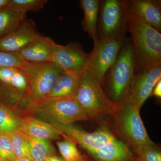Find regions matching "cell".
<instances>
[{
	"label": "cell",
	"instance_id": "28",
	"mask_svg": "<svg viewBox=\"0 0 161 161\" xmlns=\"http://www.w3.org/2000/svg\"><path fill=\"white\" fill-rule=\"evenodd\" d=\"M152 95L157 98H161V79L158 81L153 90Z\"/></svg>",
	"mask_w": 161,
	"mask_h": 161
},
{
	"label": "cell",
	"instance_id": "10",
	"mask_svg": "<svg viewBox=\"0 0 161 161\" xmlns=\"http://www.w3.org/2000/svg\"><path fill=\"white\" fill-rule=\"evenodd\" d=\"M27 86L26 76L20 67L0 68V99L12 104H21Z\"/></svg>",
	"mask_w": 161,
	"mask_h": 161
},
{
	"label": "cell",
	"instance_id": "4",
	"mask_svg": "<svg viewBox=\"0 0 161 161\" xmlns=\"http://www.w3.org/2000/svg\"><path fill=\"white\" fill-rule=\"evenodd\" d=\"M75 97L90 119L113 116L117 106L105 93L100 81L87 69L80 75Z\"/></svg>",
	"mask_w": 161,
	"mask_h": 161
},
{
	"label": "cell",
	"instance_id": "7",
	"mask_svg": "<svg viewBox=\"0 0 161 161\" xmlns=\"http://www.w3.org/2000/svg\"><path fill=\"white\" fill-rule=\"evenodd\" d=\"M28 113L43 114L63 124H72L90 119L75 97L44 98L26 109Z\"/></svg>",
	"mask_w": 161,
	"mask_h": 161
},
{
	"label": "cell",
	"instance_id": "23",
	"mask_svg": "<svg viewBox=\"0 0 161 161\" xmlns=\"http://www.w3.org/2000/svg\"><path fill=\"white\" fill-rule=\"evenodd\" d=\"M63 141L57 142L60 153L64 161H78L82 160L76 144L69 138L63 136Z\"/></svg>",
	"mask_w": 161,
	"mask_h": 161
},
{
	"label": "cell",
	"instance_id": "3",
	"mask_svg": "<svg viewBox=\"0 0 161 161\" xmlns=\"http://www.w3.org/2000/svg\"><path fill=\"white\" fill-rule=\"evenodd\" d=\"M140 110L129 95L117 103L113 115L118 132L134 150L154 143L147 133Z\"/></svg>",
	"mask_w": 161,
	"mask_h": 161
},
{
	"label": "cell",
	"instance_id": "18",
	"mask_svg": "<svg viewBox=\"0 0 161 161\" xmlns=\"http://www.w3.org/2000/svg\"><path fill=\"white\" fill-rule=\"evenodd\" d=\"M99 0H80V7L84 17L81 22L84 31L88 34L93 41L98 39L97 24L100 9Z\"/></svg>",
	"mask_w": 161,
	"mask_h": 161
},
{
	"label": "cell",
	"instance_id": "32",
	"mask_svg": "<svg viewBox=\"0 0 161 161\" xmlns=\"http://www.w3.org/2000/svg\"><path fill=\"white\" fill-rule=\"evenodd\" d=\"M0 161H7L4 160L0 158Z\"/></svg>",
	"mask_w": 161,
	"mask_h": 161
},
{
	"label": "cell",
	"instance_id": "16",
	"mask_svg": "<svg viewBox=\"0 0 161 161\" xmlns=\"http://www.w3.org/2000/svg\"><path fill=\"white\" fill-rule=\"evenodd\" d=\"M18 117L21 129L30 136L49 141L59 140L61 136L59 131L45 121L26 113L19 115Z\"/></svg>",
	"mask_w": 161,
	"mask_h": 161
},
{
	"label": "cell",
	"instance_id": "19",
	"mask_svg": "<svg viewBox=\"0 0 161 161\" xmlns=\"http://www.w3.org/2000/svg\"><path fill=\"white\" fill-rule=\"evenodd\" d=\"M26 17V13L10 7L0 9V38L16 29Z\"/></svg>",
	"mask_w": 161,
	"mask_h": 161
},
{
	"label": "cell",
	"instance_id": "24",
	"mask_svg": "<svg viewBox=\"0 0 161 161\" xmlns=\"http://www.w3.org/2000/svg\"><path fill=\"white\" fill-rule=\"evenodd\" d=\"M47 2V0H11L10 7L25 13L36 12L43 9Z\"/></svg>",
	"mask_w": 161,
	"mask_h": 161
},
{
	"label": "cell",
	"instance_id": "15",
	"mask_svg": "<svg viewBox=\"0 0 161 161\" xmlns=\"http://www.w3.org/2000/svg\"><path fill=\"white\" fill-rule=\"evenodd\" d=\"M58 45L51 38L41 36L15 54L20 60L26 62L51 61Z\"/></svg>",
	"mask_w": 161,
	"mask_h": 161
},
{
	"label": "cell",
	"instance_id": "29",
	"mask_svg": "<svg viewBox=\"0 0 161 161\" xmlns=\"http://www.w3.org/2000/svg\"><path fill=\"white\" fill-rule=\"evenodd\" d=\"M11 5V0H0V9L10 7Z\"/></svg>",
	"mask_w": 161,
	"mask_h": 161
},
{
	"label": "cell",
	"instance_id": "20",
	"mask_svg": "<svg viewBox=\"0 0 161 161\" xmlns=\"http://www.w3.org/2000/svg\"><path fill=\"white\" fill-rule=\"evenodd\" d=\"M26 135L32 160L45 161L47 158L55 155L56 150L50 141L35 138L26 133Z\"/></svg>",
	"mask_w": 161,
	"mask_h": 161
},
{
	"label": "cell",
	"instance_id": "8",
	"mask_svg": "<svg viewBox=\"0 0 161 161\" xmlns=\"http://www.w3.org/2000/svg\"><path fill=\"white\" fill-rule=\"evenodd\" d=\"M43 119L59 131L61 136H65L75 144H78L91 155L118 139L105 127L89 132L75 126L73 124H61L46 115L43 116Z\"/></svg>",
	"mask_w": 161,
	"mask_h": 161
},
{
	"label": "cell",
	"instance_id": "22",
	"mask_svg": "<svg viewBox=\"0 0 161 161\" xmlns=\"http://www.w3.org/2000/svg\"><path fill=\"white\" fill-rule=\"evenodd\" d=\"M21 127L18 116L9 108L0 103V133L10 134Z\"/></svg>",
	"mask_w": 161,
	"mask_h": 161
},
{
	"label": "cell",
	"instance_id": "13",
	"mask_svg": "<svg viewBox=\"0 0 161 161\" xmlns=\"http://www.w3.org/2000/svg\"><path fill=\"white\" fill-rule=\"evenodd\" d=\"M122 1L129 19L143 22L161 32V1Z\"/></svg>",
	"mask_w": 161,
	"mask_h": 161
},
{
	"label": "cell",
	"instance_id": "17",
	"mask_svg": "<svg viewBox=\"0 0 161 161\" xmlns=\"http://www.w3.org/2000/svg\"><path fill=\"white\" fill-rule=\"evenodd\" d=\"M80 75L62 71L55 80L50 91L44 98L75 97Z\"/></svg>",
	"mask_w": 161,
	"mask_h": 161
},
{
	"label": "cell",
	"instance_id": "5",
	"mask_svg": "<svg viewBox=\"0 0 161 161\" xmlns=\"http://www.w3.org/2000/svg\"><path fill=\"white\" fill-rule=\"evenodd\" d=\"M20 68L25 74L27 80V90L21 103L26 109L48 94L55 80L63 71L52 61H22Z\"/></svg>",
	"mask_w": 161,
	"mask_h": 161
},
{
	"label": "cell",
	"instance_id": "31",
	"mask_svg": "<svg viewBox=\"0 0 161 161\" xmlns=\"http://www.w3.org/2000/svg\"><path fill=\"white\" fill-rule=\"evenodd\" d=\"M14 161H33L27 158H16Z\"/></svg>",
	"mask_w": 161,
	"mask_h": 161
},
{
	"label": "cell",
	"instance_id": "21",
	"mask_svg": "<svg viewBox=\"0 0 161 161\" xmlns=\"http://www.w3.org/2000/svg\"><path fill=\"white\" fill-rule=\"evenodd\" d=\"M9 135L16 158H27L32 160L29 142L25 132L21 128Z\"/></svg>",
	"mask_w": 161,
	"mask_h": 161
},
{
	"label": "cell",
	"instance_id": "9",
	"mask_svg": "<svg viewBox=\"0 0 161 161\" xmlns=\"http://www.w3.org/2000/svg\"><path fill=\"white\" fill-rule=\"evenodd\" d=\"M125 41L98 39L94 41L93 49L88 54L87 70L92 73L101 84L107 71L117 59Z\"/></svg>",
	"mask_w": 161,
	"mask_h": 161
},
{
	"label": "cell",
	"instance_id": "30",
	"mask_svg": "<svg viewBox=\"0 0 161 161\" xmlns=\"http://www.w3.org/2000/svg\"><path fill=\"white\" fill-rule=\"evenodd\" d=\"M45 161H64L63 159L55 155L51 156L46 159Z\"/></svg>",
	"mask_w": 161,
	"mask_h": 161
},
{
	"label": "cell",
	"instance_id": "14",
	"mask_svg": "<svg viewBox=\"0 0 161 161\" xmlns=\"http://www.w3.org/2000/svg\"><path fill=\"white\" fill-rule=\"evenodd\" d=\"M41 36L33 21L26 19L16 29L0 38V51L15 53Z\"/></svg>",
	"mask_w": 161,
	"mask_h": 161
},
{
	"label": "cell",
	"instance_id": "25",
	"mask_svg": "<svg viewBox=\"0 0 161 161\" xmlns=\"http://www.w3.org/2000/svg\"><path fill=\"white\" fill-rule=\"evenodd\" d=\"M138 161H161V153L154 143L141 147L134 150Z\"/></svg>",
	"mask_w": 161,
	"mask_h": 161
},
{
	"label": "cell",
	"instance_id": "26",
	"mask_svg": "<svg viewBox=\"0 0 161 161\" xmlns=\"http://www.w3.org/2000/svg\"><path fill=\"white\" fill-rule=\"evenodd\" d=\"M0 158L7 161L16 159L9 134L0 133Z\"/></svg>",
	"mask_w": 161,
	"mask_h": 161
},
{
	"label": "cell",
	"instance_id": "11",
	"mask_svg": "<svg viewBox=\"0 0 161 161\" xmlns=\"http://www.w3.org/2000/svg\"><path fill=\"white\" fill-rule=\"evenodd\" d=\"M88 54L78 42H70L65 45L58 44L51 61L64 72L80 75L87 69Z\"/></svg>",
	"mask_w": 161,
	"mask_h": 161
},
{
	"label": "cell",
	"instance_id": "12",
	"mask_svg": "<svg viewBox=\"0 0 161 161\" xmlns=\"http://www.w3.org/2000/svg\"><path fill=\"white\" fill-rule=\"evenodd\" d=\"M161 78V62L145 67L134 74L130 95L141 109Z\"/></svg>",
	"mask_w": 161,
	"mask_h": 161
},
{
	"label": "cell",
	"instance_id": "6",
	"mask_svg": "<svg viewBox=\"0 0 161 161\" xmlns=\"http://www.w3.org/2000/svg\"><path fill=\"white\" fill-rule=\"evenodd\" d=\"M97 24L100 40H126L129 18L122 0L100 1Z\"/></svg>",
	"mask_w": 161,
	"mask_h": 161
},
{
	"label": "cell",
	"instance_id": "2",
	"mask_svg": "<svg viewBox=\"0 0 161 161\" xmlns=\"http://www.w3.org/2000/svg\"><path fill=\"white\" fill-rule=\"evenodd\" d=\"M134 55L135 73L145 67L161 62V33L146 23L129 19Z\"/></svg>",
	"mask_w": 161,
	"mask_h": 161
},
{
	"label": "cell",
	"instance_id": "1",
	"mask_svg": "<svg viewBox=\"0 0 161 161\" xmlns=\"http://www.w3.org/2000/svg\"><path fill=\"white\" fill-rule=\"evenodd\" d=\"M135 66L132 40L127 38L115 63L107 71L103 80L107 82L108 97L115 103H118L130 95Z\"/></svg>",
	"mask_w": 161,
	"mask_h": 161
},
{
	"label": "cell",
	"instance_id": "33",
	"mask_svg": "<svg viewBox=\"0 0 161 161\" xmlns=\"http://www.w3.org/2000/svg\"><path fill=\"white\" fill-rule=\"evenodd\" d=\"M84 161L83 159H82V160H79V161Z\"/></svg>",
	"mask_w": 161,
	"mask_h": 161
},
{
	"label": "cell",
	"instance_id": "27",
	"mask_svg": "<svg viewBox=\"0 0 161 161\" xmlns=\"http://www.w3.org/2000/svg\"><path fill=\"white\" fill-rule=\"evenodd\" d=\"M22 61L15 53H6L0 51V68L20 67Z\"/></svg>",
	"mask_w": 161,
	"mask_h": 161
}]
</instances>
